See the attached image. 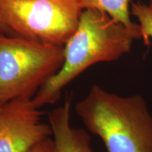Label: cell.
<instances>
[{"label": "cell", "instance_id": "cell-2", "mask_svg": "<svg viewBox=\"0 0 152 152\" xmlns=\"http://www.w3.org/2000/svg\"><path fill=\"white\" fill-rule=\"evenodd\" d=\"M75 111L107 152H152V115L142 95L119 96L94 85Z\"/></svg>", "mask_w": 152, "mask_h": 152}, {"label": "cell", "instance_id": "cell-10", "mask_svg": "<svg viewBox=\"0 0 152 152\" xmlns=\"http://www.w3.org/2000/svg\"><path fill=\"white\" fill-rule=\"evenodd\" d=\"M0 33H4L6 35H11L10 33H9V31L7 29V28L5 27L4 25L1 23V22H0Z\"/></svg>", "mask_w": 152, "mask_h": 152}, {"label": "cell", "instance_id": "cell-4", "mask_svg": "<svg viewBox=\"0 0 152 152\" xmlns=\"http://www.w3.org/2000/svg\"><path fill=\"white\" fill-rule=\"evenodd\" d=\"M83 11L79 0H0V22L11 35L64 46Z\"/></svg>", "mask_w": 152, "mask_h": 152}, {"label": "cell", "instance_id": "cell-5", "mask_svg": "<svg viewBox=\"0 0 152 152\" xmlns=\"http://www.w3.org/2000/svg\"><path fill=\"white\" fill-rule=\"evenodd\" d=\"M32 99H17L0 106V152H30L52 136L49 123Z\"/></svg>", "mask_w": 152, "mask_h": 152}, {"label": "cell", "instance_id": "cell-11", "mask_svg": "<svg viewBox=\"0 0 152 152\" xmlns=\"http://www.w3.org/2000/svg\"><path fill=\"white\" fill-rule=\"evenodd\" d=\"M148 1H149V5H148V7H149L151 9H152V0H148Z\"/></svg>", "mask_w": 152, "mask_h": 152}, {"label": "cell", "instance_id": "cell-8", "mask_svg": "<svg viewBox=\"0 0 152 152\" xmlns=\"http://www.w3.org/2000/svg\"><path fill=\"white\" fill-rule=\"evenodd\" d=\"M130 14L135 16L139 21L142 39L146 45L152 39V9L142 3L132 4Z\"/></svg>", "mask_w": 152, "mask_h": 152}, {"label": "cell", "instance_id": "cell-1", "mask_svg": "<svg viewBox=\"0 0 152 152\" xmlns=\"http://www.w3.org/2000/svg\"><path fill=\"white\" fill-rule=\"evenodd\" d=\"M134 39L126 26L104 11L83 9L76 30L64 46L62 66L34 96L33 104L39 109L55 104L62 90L90 66L130 52Z\"/></svg>", "mask_w": 152, "mask_h": 152}, {"label": "cell", "instance_id": "cell-6", "mask_svg": "<svg viewBox=\"0 0 152 152\" xmlns=\"http://www.w3.org/2000/svg\"><path fill=\"white\" fill-rule=\"evenodd\" d=\"M71 98L49 113L54 142L53 152H94L88 133L71 124Z\"/></svg>", "mask_w": 152, "mask_h": 152}, {"label": "cell", "instance_id": "cell-12", "mask_svg": "<svg viewBox=\"0 0 152 152\" xmlns=\"http://www.w3.org/2000/svg\"><path fill=\"white\" fill-rule=\"evenodd\" d=\"M1 106V104H0V106Z\"/></svg>", "mask_w": 152, "mask_h": 152}, {"label": "cell", "instance_id": "cell-9", "mask_svg": "<svg viewBox=\"0 0 152 152\" xmlns=\"http://www.w3.org/2000/svg\"><path fill=\"white\" fill-rule=\"evenodd\" d=\"M54 142L51 137H49L42 142H39L30 152H53Z\"/></svg>", "mask_w": 152, "mask_h": 152}, {"label": "cell", "instance_id": "cell-7", "mask_svg": "<svg viewBox=\"0 0 152 152\" xmlns=\"http://www.w3.org/2000/svg\"><path fill=\"white\" fill-rule=\"evenodd\" d=\"M83 9H95L104 11L112 18L122 23L134 34L136 39H141L139 24L134 23L130 18L129 9L130 0H79Z\"/></svg>", "mask_w": 152, "mask_h": 152}, {"label": "cell", "instance_id": "cell-3", "mask_svg": "<svg viewBox=\"0 0 152 152\" xmlns=\"http://www.w3.org/2000/svg\"><path fill=\"white\" fill-rule=\"evenodd\" d=\"M64 61V46L0 33V104L32 99Z\"/></svg>", "mask_w": 152, "mask_h": 152}]
</instances>
